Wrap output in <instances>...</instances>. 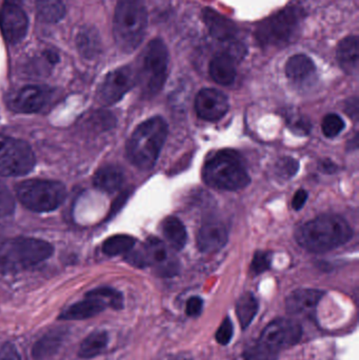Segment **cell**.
Wrapping results in <instances>:
<instances>
[{"label":"cell","instance_id":"cell-14","mask_svg":"<svg viewBox=\"0 0 359 360\" xmlns=\"http://www.w3.org/2000/svg\"><path fill=\"white\" fill-rule=\"evenodd\" d=\"M52 96V90L48 86L32 84L8 95V105L16 113H37L48 105Z\"/></svg>","mask_w":359,"mask_h":360},{"label":"cell","instance_id":"cell-19","mask_svg":"<svg viewBox=\"0 0 359 360\" xmlns=\"http://www.w3.org/2000/svg\"><path fill=\"white\" fill-rule=\"evenodd\" d=\"M105 308H107V306L100 298L86 294L84 300H80L65 309L59 315V319L63 321H84L97 316L103 312Z\"/></svg>","mask_w":359,"mask_h":360},{"label":"cell","instance_id":"cell-18","mask_svg":"<svg viewBox=\"0 0 359 360\" xmlns=\"http://www.w3.org/2000/svg\"><path fill=\"white\" fill-rule=\"evenodd\" d=\"M67 331L65 329H53L44 334L34 344L31 356L34 360H48L58 354L65 344Z\"/></svg>","mask_w":359,"mask_h":360},{"label":"cell","instance_id":"cell-7","mask_svg":"<svg viewBox=\"0 0 359 360\" xmlns=\"http://www.w3.org/2000/svg\"><path fill=\"white\" fill-rule=\"evenodd\" d=\"M301 11L290 6L259 25L255 35L261 46H285L296 35L301 27Z\"/></svg>","mask_w":359,"mask_h":360},{"label":"cell","instance_id":"cell-33","mask_svg":"<svg viewBox=\"0 0 359 360\" xmlns=\"http://www.w3.org/2000/svg\"><path fill=\"white\" fill-rule=\"evenodd\" d=\"M278 357V354L268 350L257 342L250 345L244 353V360H276Z\"/></svg>","mask_w":359,"mask_h":360},{"label":"cell","instance_id":"cell-27","mask_svg":"<svg viewBox=\"0 0 359 360\" xmlns=\"http://www.w3.org/2000/svg\"><path fill=\"white\" fill-rule=\"evenodd\" d=\"M107 344H109V335L107 332H93L80 345L78 355L84 359H94L105 350Z\"/></svg>","mask_w":359,"mask_h":360},{"label":"cell","instance_id":"cell-6","mask_svg":"<svg viewBox=\"0 0 359 360\" xmlns=\"http://www.w3.org/2000/svg\"><path fill=\"white\" fill-rule=\"evenodd\" d=\"M16 195L18 200L30 211L46 213L63 205L67 191L59 181L30 179L17 184Z\"/></svg>","mask_w":359,"mask_h":360},{"label":"cell","instance_id":"cell-39","mask_svg":"<svg viewBox=\"0 0 359 360\" xmlns=\"http://www.w3.org/2000/svg\"><path fill=\"white\" fill-rule=\"evenodd\" d=\"M0 360H22L16 347L12 344H6L0 351Z\"/></svg>","mask_w":359,"mask_h":360},{"label":"cell","instance_id":"cell-16","mask_svg":"<svg viewBox=\"0 0 359 360\" xmlns=\"http://www.w3.org/2000/svg\"><path fill=\"white\" fill-rule=\"evenodd\" d=\"M325 292L315 289H299L292 292L286 300L289 314L310 315L318 308Z\"/></svg>","mask_w":359,"mask_h":360},{"label":"cell","instance_id":"cell-11","mask_svg":"<svg viewBox=\"0 0 359 360\" xmlns=\"http://www.w3.org/2000/svg\"><path fill=\"white\" fill-rule=\"evenodd\" d=\"M126 262L138 268L156 266L158 272L162 273L164 276L175 274V268L177 266L174 260H169L168 250L164 243L155 237L148 238L141 249L135 251L131 250L126 253Z\"/></svg>","mask_w":359,"mask_h":360},{"label":"cell","instance_id":"cell-31","mask_svg":"<svg viewBox=\"0 0 359 360\" xmlns=\"http://www.w3.org/2000/svg\"><path fill=\"white\" fill-rule=\"evenodd\" d=\"M86 294L100 298L107 307L114 309V310H120V309L124 308V296L120 292L116 291L112 288H97V289L92 290Z\"/></svg>","mask_w":359,"mask_h":360},{"label":"cell","instance_id":"cell-21","mask_svg":"<svg viewBox=\"0 0 359 360\" xmlns=\"http://www.w3.org/2000/svg\"><path fill=\"white\" fill-rule=\"evenodd\" d=\"M202 17L211 35L216 39L227 41L233 39L237 34V27L234 22L212 8H204Z\"/></svg>","mask_w":359,"mask_h":360},{"label":"cell","instance_id":"cell-23","mask_svg":"<svg viewBox=\"0 0 359 360\" xmlns=\"http://www.w3.org/2000/svg\"><path fill=\"white\" fill-rule=\"evenodd\" d=\"M316 73L315 63L305 54L290 57L286 63V75L292 82L301 84L313 77Z\"/></svg>","mask_w":359,"mask_h":360},{"label":"cell","instance_id":"cell-38","mask_svg":"<svg viewBox=\"0 0 359 360\" xmlns=\"http://www.w3.org/2000/svg\"><path fill=\"white\" fill-rule=\"evenodd\" d=\"M202 308H204V302L202 298L193 296L188 300L185 312L189 316L198 317L202 314Z\"/></svg>","mask_w":359,"mask_h":360},{"label":"cell","instance_id":"cell-2","mask_svg":"<svg viewBox=\"0 0 359 360\" xmlns=\"http://www.w3.org/2000/svg\"><path fill=\"white\" fill-rule=\"evenodd\" d=\"M168 136V124L156 116L145 120L135 129L126 143L129 160L141 170L153 168L159 158Z\"/></svg>","mask_w":359,"mask_h":360},{"label":"cell","instance_id":"cell-40","mask_svg":"<svg viewBox=\"0 0 359 360\" xmlns=\"http://www.w3.org/2000/svg\"><path fill=\"white\" fill-rule=\"evenodd\" d=\"M308 199V193L305 190H299L293 197L292 207L295 210H301Z\"/></svg>","mask_w":359,"mask_h":360},{"label":"cell","instance_id":"cell-36","mask_svg":"<svg viewBox=\"0 0 359 360\" xmlns=\"http://www.w3.org/2000/svg\"><path fill=\"white\" fill-rule=\"evenodd\" d=\"M233 332L234 329L231 319L227 317V319H223L221 327L217 330L216 334H215V338H216L218 344L223 345V346H227V345L231 342L232 338H233Z\"/></svg>","mask_w":359,"mask_h":360},{"label":"cell","instance_id":"cell-25","mask_svg":"<svg viewBox=\"0 0 359 360\" xmlns=\"http://www.w3.org/2000/svg\"><path fill=\"white\" fill-rule=\"evenodd\" d=\"M124 182V172L116 166L103 167L97 171L93 179L94 186L107 193H114L119 190Z\"/></svg>","mask_w":359,"mask_h":360},{"label":"cell","instance_id":"cell-24","mask_svg":"<svg viewBox=\"0 0 359 360\" xmlns=\"http://www.w3.org/2000/svg\"><path fill=\"white\" fill-rule=\"evenodd\" d=\"M76 46L78 52L84 58H94L101 50V39L98 31L91 25L80 27L76 36Z\"/></svg>","mask_w":359,"mask_h":360},{"label":"cell","instance_id":"cell-28","mask_svg":"<svg viewBox=\"0 0 359 360\" xmlns=\"http://www.w3.org/2000/svg\"><path fill=\"white\" fill-rule=\"evenodd\" d=\"M36 11L40 20L46 23L59 22L67 13L61 0H36Z\"/></svg>","mask_w":359,"mask_h":360},{"label":"cell","instance_id":"cell-12","mask_svg":"<svg viewBox=\"0 0 359 360\" xmlns=\"http://www.w3.org/2000/svg\"><path fill=\"white\" fill-rule=\"evenodd\" d=\"M0 30L8 44H17L25 39L29 17L23 8V0H4L0 8Z\"/></svg>","mask_w":359,"mask_h":360},{"label":"cell","instance_id":"cell-4","mask_svg":"<svg viewBox=\"0 0 359 360\" xmlns=\"http://www.w3.org/2000/svg\"><path fill=\"white\" fill-rule=\"evenodd\" d=\"M50 243L30 237L0 241V272L11 273L36 266L52 256Z\"/></svg>","mask_w":359,"mask_h":360},{"label":"cell","instance_id":"cell-37","mask_svg":"<svg viewBox=\"0 0 359 360\" xmlns=\"http://www.w3.org/2000/svg\"><path fill=\"white\" fill-rule=\"evenodd\" d=\"M299 162L293 158H282L280 162H278V171L280 174L284 177H292L296 174L299 171Z\"/></svg>","mask_w":359,"mask_h":360},{"label":"cell","instance_id":"cell-17","mask_svg":"<svg viewBox=\"0 0 359 360\" xmlns=\"http://www.w3.org/2000/svg\"><path fill=\"white\" fill-rule=\"evenodd\" d=\"M228 231L221 222H208L198 231L197 247L202 253H214L225 247Z\"/></svg>","mask_w":359,"mask_h":360},{"label":"cell","instance_id":"cell-26","mask_svg":"<svg viewBox=\"0 0 359 360\" xmlns=\"http://www.w3.org/2000/svg\"><path fill=\"white\" fill-rule=\"evenodd\" d=\"M162 233L173 249L181 251L185 248L187 243V231L178 218L174 216L166 218L162 224Z\"/></svg>","mask_w":359,"mask_h":360},{"label":"cell","instance_id":"cell-20","mask_svg":"<svg viewBox=\"0 0 359 360\" xmlns=\"http://www.w3.org/2000/svg\"><path fill=\"white\" fill-rule=\"evenodd\" d=\"M211 78L221 86H230L236 78L235 59L230 53H219L209 65Z\"/></svg>","mask_w":359,"mask_h":360},{"label":"cell","instance_id":"cell-29","mask_svg":"<svg viewBox=\"0 0 359 360\" xmlns=\"http://www.w3.org/2000/svg\"><path fill=\"white\" fill-rule=\"evenodd\" d=\"M259 311V302L252 293H246L240 296L236 302V315L240 327L246 330L252 323Z\"/></svg>","mask_w":359,"mask_h":360},{"label":"cell","instance_id":"cell-9","mask_svg":"<svg viewBox=\"0 0 359 360\" xmlns=\"http://www.w3.org/2000/svg\"><path fill=\"white\" fill-rule=\"evenodd\" d=\"M35 162L29 143L0 135V176H25L33 170Z\"/></svg>","mask_w":359,"mask_h":360},{"label":"cell","instance_id":"cell-8","mask_svg":"<svg viewBox=\"0 0 359 360\" xmlns=\"http://www.w3.org/2000/svg\"><path fill=\"white\" fill-rule=\"evenodd\" d=\"M169 51L159 38L152 40L143 55L141 78L143 92L148 96L157 94L167 80L169 67Z\"/></svg>","mask_w":359,"mask_h":360},{"label":"cell","instance_id":"cell-13","mask_svg":"<svg viewBox=\"0 0 359 360\" xmlns=\"http://www.w3.org/2000/svg\"><path fill=\"white\" fill-rule=\"evenodd\" d=\"M137 76L131 67L110 72L97 91V101L103 105L118 103L136 84Z\"/></svg>","mask_w":359,"mask_h":360},{"label":"cell","instance_id":"cell-15","mask_svg":"<svg viewBox=\"0 0 359 360\" xmlns=\"http://www.w3.org/2000/svg\"><path fill=\"white\" fill-rule=\"evenodd\" d=\"M195 109L202 120L217 122L227 114L229 99L216 89H202L196 96Z\"/></svg>","mask_w":359,"mask_h":360},{"label":"cell","instance_id":"cell-5","mask_svg":"<svg viewBox=\"0 0 359 360\" xmlns=\"http://www.w3.org/2000/svg\"><path fill=\"white\" fill-rule=\"evenodd\" d=\"M202 179L208 186L226 191L240 190L251 181L242 158L233 150H223L213 155L204 164Z\"/></svg>","mask_w":359,"mask_h":360},{"label":"cell","instance_id":"cell-10","mask_svg":"<svg viewBox=\"0 0 359 360\" xmlns=\"http://www.w3.org/2000/svg\"><path fill=\"white\" fill-rule=\"evenodd\" d=\"M301 335L303 329L296 321L280 319L271 321L263 329L257 342L271 352L280 355V351L299 344Z\"/></svg>","mask_w":359,"mask_h":360},{"label":"cell","instance_id":"cell-3","mask_svg":"<svg viewBox=\"0 0 359 360\" xmlns=\"http://www.w3.org/2000/svg\"><path fill=\"white\" fill-rule=\"evenodd\" d=\"M148 27L145 0H117L113 19V35L122 52L136 50Z\"/></svg>","mask_w":359,"mask_h":360},{"label":"cell","instance_id":"cell-32","mask_svg":"<svg viewBox=\"0 0 359 360\" xmlns=\"http://www.w3.org/2000/svg\"><path fill=\"white\" fill-rule=\"evenodd\" d=\"M345 128V122L337 114H329L322 122V132L329 139L337 137Z\"/></svg>","mask_w":359,"mask_h":360},{"label":"cell","instance_id":"cell-1","mask_svg":"<svg viewBox=\"0 0 359 360\" xmlns=\"http://www.w3.org/2000/svg\"><path fill=\"white\" fill-rule=\"evenodd\" d=\"M353 236L347 220L337 215H322L299 226L297 243L312 253H324L347 243Z\"/></svg>","mask_w":359,"mask_h":360},{"label":"cell","instance_id":"cell-30","mask_svg":"<svg viewBox=\"0 0 359 360\" xmlns=\"http://www.w3.org/2000/svg\"><path fill=\"white\" fill-rule=\"evenodd\" d=\"M136 240L129 235H114L103 243V252L107 256H117L126 254L134 249Z\"/></svg>","mask_w":359,"mask_h":360},{"label":"cell","instance_id":"cell-22","mask_svg":"<svg viewBox=\"0 0 359 360\" xmlns=\"http://www.w3.org/2000/svg\"><path fill=\"white\" fill-rule=\"evenodd\" d=\"M337 60L346 73H358L359 63V46L358 36H349L339 42L337 46Z\"/></svg>","mask_w":359,"mask_h":360},{"label":"cell","instance_id":"cell-34","mask_svg":"<svg viewBox=\"0 0 359 360\" xmlns=\"http://www.w3.org/2000/svg\"><path fill=\"white\" fill-rule=\"evenodd\" d=\"M15 202L10 191L0 184V217L11 215L14 211Z\"/></svg>","mask_w":359,"mask_h":360},{"label":"cell","instance_id":"cell-35","mask_svg":"<svg viewBox=\"0 0 359 360\" xmlns=\"http://www.w3.org/2000/svg\"><path fill=\"white\" fill-rule=\"evenodd\" d=\"M270 266H271V255L268 252L259 251L255 253L253 258L251 271L254 274H261L265 271L269 270Z\"/></svg>","mask_w":359,"mask_h":360}]
</instances>
